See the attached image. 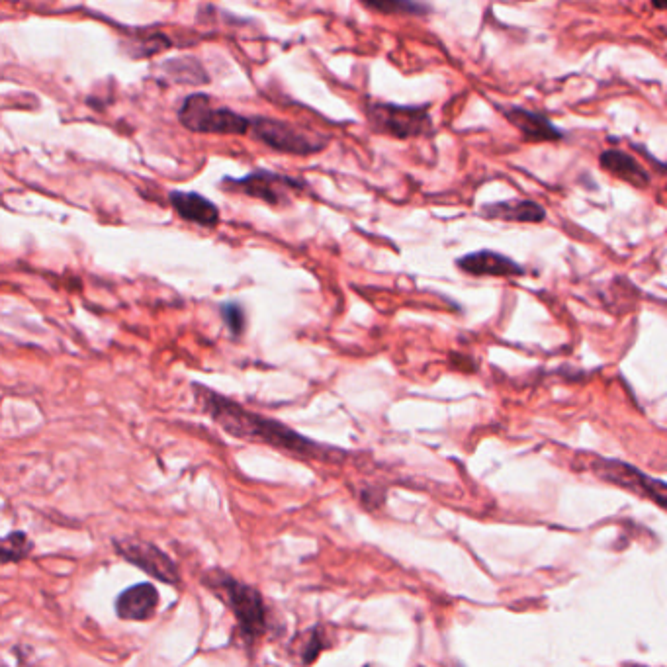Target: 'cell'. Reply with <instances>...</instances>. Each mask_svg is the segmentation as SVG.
I'll return each instance as SVG.
<instances>
[{
    "label": "cell",
    "mask_w": 667,
    "mask_h": 667,
    "mask_svg": "<svg viewBox=\"0 0 667 667\" xmlns=\"http://www.w3.org/2000/svg\"><path fill=\"white\" fill-rule=\"evenodd\" d=\"M192 392H194L198 405L231 437L276 446L280 450H286L302 458L329 460L331 456H337L335 450L317 445L310 439L298 435L296 431L288 429L286 425L263 417V415H257L241 407L239 403L223 398L218 392L210 390L208 386L192 384Z\"/></svg>",
    "instance_id": "6da1fadb"
},
{
    "label": "cell",
    "mask_w": 667,
    "mask_h": 667,
    "mask_svg": "<svg viewBox=\"0 0 667 667\" xmlns=\"http://www.w3.org/2000/svg\"><path fill=\"white\" fill-rule=\"evenodd\" d=\"M204 585H208L210 591L227 603L239 626V634L249 646L265 636L268 628L267 605L259 589L220 570L208 572L204 576Z\"/></svg>",
    "instance_id": "7a4b0ae2"
},
{
    "label": "cell",
    "mask_w": 667,
    "mask_h": 667,
    "mask_svg": "<svg viewBox=\"0 0 667 667\" xmlns=\"http://www.w3.org/2000/svg\"><path fill=\"white\" fill-rule=\"evenodd\" d=\"M364 116L370 132L392 139L407 141L435 132L431 104H394L368 98L364 102Z\"/></svg>",
    "instance_id": "3957f363"
},
{
    "label": "cell",
    "mask_w": 667,
    "mask_h": 667,
    "mask_svg": "<svg viewBox=\"0 0 667 667\" xmlns=\"http://www.w3.org/2000/svg\"><path fill=\"white\" fill-rule=\"evenodd\" d=\"M178 120L196 134L245 135L251 126V118L218 106L208 94L188 96L178 110Z\"/></svg>",
    "instance_id": "277c9868"
},
{
    "label": "cell",
    "mask_w": 667,
    "mask_h": 667,
    "mask_svg": "<svg viewBox=\"0 0 667 667\" xmlns=\"http://www.w3.org/2000/svg\"><path fill=\"white\" fill-rule=\"evenodd\" d=\"M249 134L270 149L294 157H312L329 147L327 135L265 116L251 118Z\"/></svg>",
    "instance_id": "5b68a950"
},
{
    "label": "cell",
    "mask_w": 667,
    "mask_h": 667,
    "mask_svg": "<svg viewBox=\"0 0 667 667\" xmlns=\"http://www.w3.org/2000/svg\"><path fill=\"white\" fill-rule=\"evenodd\" d=\"M223 188L227 192L245 194L267 202L268 206H286L292 200V194L304 192L308 188L306 180L288 177L272 171H253L243 178H223Z\"/></svg>",
    "instance_id": "8992f818"
},
{
    "label": "cell",
    "mask_w": 667,
    "mask_h": 667,
    "mask_svg": "<svg viewBox=\"0 0 667 667\" xmlns=\"http://www.w3.org/2000/svg\"><path fill=\"white\" fill-rule=\"evenodd\" d=\"M587 468L603 482L619 486L626 491H632L636 495L652 499L660 509H666V482L656 480L640 472L638 468L619 462V460H603V458H591Z\"/></svg>",
    "instance_id": "52a82bcc"
},
{
    "label": "cell",
    "mask_w": 667,
    "mask_h": 667,
    "mask_svg": "<svg viewBox=\"0 0 667 667\" xmlns=\"http://www.w3.org/2000/svg\"><path fill=\"white\" fill-rule=\"evenodd\" d=\"M114 548L126 562L143 570L147 576L169 585L180 583V570L177 564L171 560L167 552H163L153 542L126 538V540H114Z\"/></svg>",
    "instance_id": "ba28073f"
},
{
    "label": "cell",
    "mask_w": 667,
    "mask_h": 667,
    "mask_svg": "<svg viewBox=\"0 0 667 667\" xmlns=\"http://www.w3.org/2000/svg\"><path fill=\"white\" fill-rule=\"evenodd\" d=\"M501 116L519 130L527 143H556L562 141L566 134L558 130L548 116L533 112L521 106H497Z\"/></svg>",
    "instance_id": "9c48e42d"
},
{
    "label": "cell",
    "mask_w": 667,
    "mask_h": 667,
    "mask_svg": "<svg viewBox=\"0 0 667 667\" xmlns=\"http://www.w3.org/2000/svg\"><path fill=\"white\" fill-rule=\"evenodd\" d=\"M159 591L151 583H137L122 591L116 599V615L122 621H149L159 609Z\"/></svg>",
    "instance_id": "30bf717a"
},
{
    "label": "cell",
    "mask_w": 667,
    "mask_h": 667,
    "mask_svg": "<svg viewBox=\"0 0 667 667\" xmlns=\"http://www.w3.org/2000/svg\"><path fill=\"white\" fill-rule=\"evenodd\" d=\"M456 267L460 268L466 274L472 276H497V278H511V276H523L525 268L521 267L519 263H515L513 259L497 253V251H490V249H482V251H474L470 255H464L456 261Z\"/></svg>",
    "instance_id": "8fae6325"
},
{
    "label": "cell",
    "mask_w": 667,
    "mask_h": 667,
    "mask_svg": "<svg viewBox=\"0 0 667 667\" xmlns=\"http://www.w3.org/2000/svg\"><path fill=\"white\" fill-rule=\"evenodd\" d=\"M169 200L178 218H182L184 222L196 223L202 227H216L220 223L218 206L202 194L173 190L169 194Z\"/></svg>",
    "instance_id": "7c38bea8"
},
{
    "label": "cell",
    "mask_w": 667,
    "mask_h": 667,
    "mask_svg": "<svg viewBox=\"0 0 667 667\" xmlns=\"http://www.w3.org/2000/svg\"><path fill=\"white\" fill-rule=\"evenodd\" d=\"M480 216L486 220L515 223H542L546 220V210L534 200L511 198L503 202L484 204L480 208Z\"/></svg>",
    "instance_id": "4fadbf2b"
},
{
    "label": "cell",
    "mask_w": 667,
    "mask_h": 667,
    "mask_svg": "<svg viewBox=\"0 0 667 667\" xmlns=\"http://www.w3.org/2000/svg\"><path fill=\"white\" fill-rule=\"evenodd\" d=\"M599 167L603 171H607L609 175L615 178H621L626 184L634 186V188H648L652 178L650 173L640 165L638 159H634L632 155L624 153L621 149H607L599 155Z\"/></svg>",
    "instance_id": "5bb4252c"
},
{
    "label": "cell",
    "mask_w": 667,
    "mask_h": 667,
    "mask_svg": "<svg viewBox=\"0 0 667 667\" xmlns=\"http://www.w3.org/2000/svg\"><path fill=\"white\" fill-rule=\"evenodd\" d=\"M163 75L178 85H204L208 83V73L194 57H178L165 61L161 67Z\"/></svg>",
    "instance_id": "9a60e30c"
},
{
    "label": "cell",
    "mask_w": 667,
    "mask_h": 667,
    "mask_svg": "<svg viewBox=\"0 0 667 667\" xmlns=\"http://www.w3.org/2000/svg\"><path fill=\"white\" fill-rule=\"evenodd\" d=\"M372 12L386 16H429L431 6L421 0H358Z\"/></svg>",
    "instance_id": "2e32d148"
},
{
    "label": "cell",
    "mask_w": 667,
    "mask_h": 667,
    "mask_svg": "<svg viewBox=\"0 0 667 667\" xmlns=\"http://www.w3.org/2000/svg\"><path fill=\"white\" fill-rule=\"evenodd\" d=\"M34 550L30 536L22 531L0 536V564H16L26 560Z\"/></svg>",
    "instance_id": "e0dca14e"
},
{
    "label": "cell",
    "mask_w": 667,
    "mask_h": 667,
    "mask_svg": "<svg viewBox=\"0 0 667 667\" xmlns=\"http://www.w3.org/2000/svg\"><path fill=\"white\" fill-rule=\"evenodd\" d=\"M222 317L233 337H239L243 333V329H245V312H243V308L239 304H235V302L223 304Z\"/></svg>",
    "instance_id": "ac0fdd59"
},
{
    "label": "cell",
    "mask_w": 667,
    "mask_h": 667,
    "mask_svg": "<svg viewBox=\"0 0 667 667\" xmlns=\"http://www.w3.org/2000/svg\"><path fill=\"white\" fill-rule=\"evenodd\" d=\"M323 650V640L319 636H312L310 638V644H306V650H304V662L306 664H312L315 662V658L319 656V652Z\"/></svg>",
    "instance_id": "d6986e66"
},
{
    "label": "cell",
    "mask_w": 667,
    "mask_h": 667,
    "mask_svg": "<svg viewBox=\"0 0 667 667\" xmlns=\"http://www.w3.org/2000/svg\"><path fill=\"white\" fill-rule=\"evenodd\" d=\"M652 6L658 8V10H664L666 8V0H652Z\"/></svg>",
    "instance_id": "ffe728a7"
},
{
    "label": "cell",
    "mask_w": 667,
    "mask_h": 667,
    "mask_svg": "<svg viewBox=\"0 0 667 667\" xmlns=\"http://www.w3.org/2000/svg\"><path fill=\"white\" fill-rule=\"evenodd\" d=\"M527 2H531V0H527Z\"/></svg>",
    "instance_id": "44dd1931"
}]
</instances>
